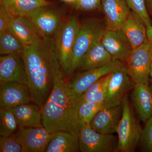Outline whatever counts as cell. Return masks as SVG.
Listing matches in <instances>:
<instances>
[{
	"label": "cell",
	"mask_w": 152,
	"mask_h": 152,
	"mask_svg": "<svg viewBox=\"0 0 152 152\" xmlns=\"http://www.w3.org/2000/svg\"><path fill=\"white\" fill-rule=\"evenodd\" d=\"M22 57L31 102L41 109L57 80L63 77L53 38L39 37L33 43L25 46Z\"/></svg>",
	"instance_id": "cell-1"
},
{
	"label": "cell",
	"mask_w": 152,
	"mask_h": 152,
	"mask_svg": "<svg viewBox=\"0 0 152 152\" xmlns=\"http://www.w3.org/2000/svg\"><path fill=\"white\" fill-rule=\"evenodd\" d=\"M64 80L61 77L57 80L41 108L43 126L50 133L64 131L79 136L85 124L78 113L82 95L75 92Z\"/></svg>",
	"instance_id": "cell-2"
},
{
	"label": "cell",
	"mask_w": 152,
	"mask_h": 152,
	"mask_svg": "<svg viewBox=\"0 0 152 152\" xmlns=\"http://www.w3.org/2000/svg\"><path fill=\"white\" fill-rule=\"evenodd\" d=\"M80 24L77 17H69L63 22L53 37L64 79L72 75L73 51Z\"/></svg>",
	"instance_id": "cell-3"
},
{
	"label": "cell",
	"mask_w": 152,
	"mask_h": 152,
	"mask_svg": "<svg viewBox=\"0 0 152 152\" xmlns=\"http://www.w3.org/2000/svg\"><path fill=\"white\" fill-rule=\"evenodd\" d=\"M123 112L117 133L119 152H134L139 144L142 129L140 119L136 116L132 104L128 96L123 101Z\"/></svg>",
	"instance_id": "cell-4"
},
{
	"label": "cell",
	"mask_w": 152,
	"mask_h": 152,
	"mask_svg": "<svg viewBox=\"0 0 152 152\" xmlns=\"http://www.w3.org/2000/svg\"><path fill=\"white\" fill-rule=\"evenodd\" d=\"M104 107L118 105L132 91L136 84L128 73L125 61L113 60Z\"/></svg>",
	"instance_id": "cell-5"
},
{
	"label": "cell",
	"mask_w": 152,
	"mask_h": 152,
	"mask_svg": "<svg viewBox=\"0 0 152 152\" xmlns=\"http://www.w3.org/2000/svg\"><path fill=\"white\" fill-rule=\"evenodd\" d=\"M105 30V25L96 19L86 20L80 24L73 51L71 75L77 69L83 56L101 39Z\"/></svg>",
	"instance_id": "cell-6"
},
{
	"label": "cell",
	"mask_w": 152,
	"mask_h": 152,
	"mask_svg": "<svg viewBox=\"0 0 152 152\" xmlns=\"http://www.w3.org/2000/svg\"><path fill=\"white\" fill-rule=\"evenodd\" d=\"M118 137L113 134L98 132L86 124L79 134V146L81 152H116L118 151Z\"/></svg>",
	"instance_id": "cell-7"
},
{
	"label": "cell",
	"mask_w": 152,
	"mask_h": 152,
	"mask_svg": "<svg viewBox=\"0 0 152 152\" xmlns=\"http://www.w3.org/2000/svg\"><path fill=\"white\" fill-rule=\"evenodd\" d=\"M126 63L128 73L135 84L150 86V72L152 63L149 42L133 50Z\"/></svg>",
	"instance_id": "cell-8"
},
{
	"label": "cell",
	"mask_w": 152,
	"mask_h": 152,
	"mask_svg": "<svg viewBox=\"0 0 152 152\" xmlns=\"http://www.w3.org/2000/svg\"><path fill=\"white\" fill-rule=\"evenodd\" d=\"M28 18L42 37H53L65 20L62 13L53 6L39 9Z\"/></svg>",
	"instance_id": "cell-9"
},
{
	"label": "cell",
	"mask_w": 152,
	"mask_h": 152,
	"mask_svg": "<svg viewBox=\"0 0 152 152\" xmlns=\"http://www.w3.org/2000/svg\"><path fill=\"white\" fill-rule=\"evenodd\" d=\"M53 135V133L49 132L44 127H19L17 132L13 135L22 144L25 152H44Z\"/></svg>",
	"instance_id": "cell-10"
},
{
	"label": "cell",
	"mask_w": 152,
	"mask_h": 152,
	"mask_svg": "<svg viewBox=\"0 0 152 152\" xmlns=\"http://www.w3.org/2000/svg\"><path fill=\"white\" fill-rule=\"evenodd\" d=\"M9 82L28 86L27 76L21 55H1L0 57V83Z\"/></svg>",
	"instance_id": "cell-11"
},
{
	"label": "cell",
	"mask_w": 152,
	"mask_h": 152,
	"mask_svg": "<svg viewBox=\"0 0 152 152\" xmlns=\"http://www.w3.org/2000/svg\"><path fill=\"white\" fill-rule=\"evenodd\" d=\"M31 102L26 85L15 82L0 83V106L11 109Z\"/></svg>",
	"instance_id": "cell-12"
},
{
	"label": "cell",
	"mask_w": 152,
	"mask_h": 152,
	"mask_svg": "<svg viewBox=\"0 0 152 152\" xmlns=\"http://www.w3.org/2000/svg\"><path fill=\"white\" fill-rule=\"evenodd\" d=\"M123 112L122 104L118 105L103 107L90 123L91 127L103 134L117 132Z\"/></svg>",
	"instance_id": "cell-13"
},
{
	"label": "cell",
	"mask_w": 152,
	"mask_h": 152,
	"mask_svg": "<svg viewBox=\"0 0 152 152\" xmlns=\"http://www.w3.org/2000/svg\"><path fill=\"white\" fill-rule=\"evenodd\" d=\"M101 42L114 60L126 61L133 50L130 42L121 30L106 29L101 38Z\"/></svg>",
	"instance_id": "cell-14"
},
{
	"label": "cell",
	"mask_w": 152,
	"mask_h": 152,
	"mask_svg": "<svg viewBox=\"0 0 152 152\" xmlns=\"http://www.w3.org/2000/svg\"><path fill=\"white\" fill-rule=\"evenodd\" d=\"M101 8L104 15L106 29L109 31L121 30L131 12L125 0H101Z\"/></svg>",
	"instance_id": "cell-15"
},
{
	"label": "cell",
	"mask_w": 152,
	"mask_h": 152,
	"mask_svg": "<svg viewBox=\"0 0 152 152\" xmlns=\"http://www.w3.org/2000/svg\"><path fill=\"white\" fill-rule=\"evenodd\" d=\"M113 60L105 48L100 39L96 42L83 56L76 70L82 72L101 67L111 64Z\"/></svg>",
	"instance_id": "cell-16"
},
{
	"label": "cell",
	"mask_w": 152,
	"mask_h": 152,
	"mask_svg": "<svg viewBox=\"0 0 152 152\" xmlns=\"http://www.w3.org/2000/svg\"><path fill=\"white\" fill-rule=\"evenodd\" d=\"M121 30L132 45L133 50L148 42L147 28L138 15L131 11Z\"/></svg>",
	"instance_id": "cell-17"
},
{
	"label": "cell",
	"mask_w": 152,
	"mask_h": 152,
	"mask_svg": "<svg viewBox=\"0 0 152 152\" xmlns=\"http://www.w3.org/2000/svg\"><path fill=\"white\" fill-rule=\"evenodd\" d=\"M112 67L113 62L101 67L79 72L67 83L68 85L75 92L83 95L92 85L109 74Z\"/></svg>",
	"instance_id": "cell-18"
},
{
	"label": "cell",
	"mask_w": 152,
	"mask_h": 152,
	"mask_svg": "<svg viewBox=\"0 0 152 152\" xmlns=\"http://www.w3.org/2000/svg\"><path fill=\"white\" fill-rule=\"evenodd\" d=\"M131 97L138 118L146 122L152 115V90L149 86L136 84Z\"/></svg>",
	"instance_id": "cell-19"
},
{
	"label": "cell",
	"mask_w": 152,
	"mask_h": 152,
	"mask_svg": "<svg viewBox=\"0 0 152 152\" xmlns=\"http://www.w3.org/2000/svg\"><path fill=\"white\" fill-rule=\"evenodd\" d=\"M0 5L12 18H28L39 9L53 6L54 4L49 0H0Z\"/></svg>",
	"instance_id": "cell-20"
},
{
	"label": "cell",
	"mask_w": 152,
	"mask_h": 152,
	"mask_svg": "<svg viewBox=\"0 0 152 152\" xmlns=\"http://www.w3.org/2000/svg\"><path fill=\"white\" fill-rule=\"evenodd\" d=\"M8 30L25 46L33 43L40 37L32 22L28 17L13 18Z\"/></svg>",
	"instance_id": "cell-21"
},
{
	"label": "cell",
	"mask_w": 152,
	"mask_h": 152,
	"mask_svg": "<svg viewBox=\"0 0 152 152\" xmlns=\"http://www.w3.org/2000/svg\"><path fill=\"white\" fill-rule=\"evenodd\" d=\"M16 118L19 127H43L41 109L35 104H25L11 109Z\"/></svg>",
	"instance_id": "cell-22"
},
{
	"label": "cell",
	"mask_w": 152,
	"mask_h": 152,
	"mask_svg": "<svg viewBox=\"0 0 152 152\" xmlns=\"http://www.w3.org/2000/svg\"><path fill=\"white\" fill-rule=\"evenodd\" d=\"M46 152H79V136L64 131L53 133Z\"/></svg>",
	"instance_id": "cell-23"
},
{
	"label": "cell",
	"mask_w": 152,
	"mask_h": 152,
	"mask_svg": "<svg viewBox=\"0 0 152 152\" xmlns=\"http://www.w3.org/2000/svg\"><path fill=\"white\" fill-rule=\"evenodd\" d=\"M109 73L96 82L83 94L82 102L104 104L110 77Z\"/></svg>",
	"instance_id": "cell-24"
},
{
	"label": "cell",
	"mask_w": 152,
	"mask_h": 152,
	"mask_svg": "<svg viewBox=\"0 0 152 152\" xmlns=\"http://www.w3.org/2000/svg\"><path fill=\"white\" fill-rule=\"evenodd\" d=\"M25 46L8 30L0 34V54L22 56Z\"/></svg>",
	"instance_id": "cell-25"
},
{
	"label": "cell",
	"mask_w": 152,
	"mask_h": 152,
	"mask_svg": "<svg viewBox=\"0 0 152 152\" xmlns=\"http://www.w3.org/2000/svg\"><path fill=\"white\" fill-rule=\"evenodd\" d=\"M19 125L12 110L0 107V135L8 137L15 134Z\"/></svg>",
	"instance_id": "cell-26"
},
{
	"label": "cell",
	"mask_w": 152,
	"mask_h": 152,
	"mask_svg": "<svg viewBox=\"0 0 152 152\" xmlns=\"http://www.w3.org/2000/svg\"><path fill=\"white\" fill-rule=\"evenodd\" d=\"M104 107L103 103L82 102L79 109V115L84 124H89L98 112Z\"/></svg>",
	"instance_id": "cell-27"
},
{
	"label": "cell",
	"mask_w": 152,
	"mask_h": 152,
	"mask_svg": "<svg viewBox=\"0 0 152 152\" xmlns=\"http://www.w3.org/2000/svg\"><path fill=\"white\" fill-rule=\"evenodd\" d=\"M125 1L131 10L138 15L142 19L147 28L152 26V20L147 10L145 0Z\"/></svg>",
	"instance_id": "cell-28"
},
{
	"label": "cell",
	"mask_w": 152,
	"mask_h": 152,
	"mask_svg": "<svg viewBox=\"0 0 152 152\" xmlns=\"http://www.w3.org/2000/svg\"><path fill=\"white\" fill-rule=\"evenodd\" d=\"M0 152H25L23 147L13 135L0 137Z\"/></svg>",
	"instance_id": "cell-29"
},
{
	"label": "cell",
	"mask_w": 152,
	"mask_h": 152,
	"mask_svg": "<svg viewBox=\"0 0 152 152\" xmlns=\"http://www.w3.org/2000/svg\"><path fill=\"white\" fill-rule=\"evenodd\" d=\"M145 123L139 144L143 151L152 152V115Z\"/></svg>",
	"instance_id": "cell-30"
},
{
	"label": "cell",
	"mask_w": 152,
	"mask_h": 152,
	"mask_svg": "<svg viewBox=\"0 0 152 152\" xmlns=\"http://www.w3.org/2000/svg\"><path fill=\"white\" fill-rule=\"evenodd\" d=\"M74 5L80 10L90 12L101 8V0H77Z\"/></svg>",
	"instance_id": "cell-31"
},
{
	"label": "cell",
	"mask_w": 152,
	"mask_h": 152,
	"mask_svg": "<svg viewBox=\"0 0 152 152\" xmlns=\"http://www.w3.org/2000/svg\"><path fill=\"white\" fill-rule=\"evenodd\" d=\"M12 18L5 9L0 5V34L8 30L9 24Z\"/></svg>",
	"instance_id": "cell-32"
},
{
	"label": "cell",
	"mask_w": 152,
	"mask_h": 152,
	"mask_svg": "<svg viewBox=\"0 0 152 152\" xmlns=\"http://www.w3.org/2000/svg\"><path fill=\"white\" fill-rule=\"evenodd\" d=\"M146 6L149 14H152V0H145Z\"/></svg>",
	"instance_id": "cell-33"
},
{
	"label": "cell",
	"mask_w": 152,
	"mask_h": 152,
	"mask_svg": "<svg viewBox=\"0 0 152 152\" xmlns=\"http://www.w3.org/2000/svg\"><path fill=\"white\" fill-rule=\"evenodd\" d=\"M147 37L149 41H152V25L147 28Z\"/></svg>",
	"instance_id": "cell-34"
},
{
	"label": "cell",
	"mask_w": 152,
	"mask_h": 152,
	"mask_svg": "<svg viewBox=\"0 0 152 152\" xmlns=\"http://www.w3.org/2000/svg\"><path fill=\"white\" fill-rule=\"evenodd\" d=\"M150 87L151 89L152 90V63L151 65V69L150 72Z\"/></svg>",
	"instance_id": "cell-35"
},
{
	"label": "cell",
	"mask_w": 152,
	"mask_h": 152,
	"mask_svg": "<svg viewBox=\"0 0 152 152\" xmlns=\"http://www.w3.org/2000/svg\"><path fill=\"white\" fill-rule=\"evenodd\" d=\"M64 2L66 3H68V4H74L76 2L77 0H62Z\"/></svg>",
	"instance_id": "cell-36"
},
{
	"label": "cell",
	"mask_w": 152,
	"mask_h": 152,
	"mask_svg": "<svg viewBox=\"0 0 152 152\" xmlns=\"http://www.w3.org/2000/svg\"><path fill=\"white\" fill-rule=\"evenodd\" d=\"M150 46V51H151V55L152 58V41H149Z\"/></svg>",
	"instance_id": "cell-37"
},
{
	"label": "cell",
	"mask_w": 152,
	"mask_h": 152,
	"mask_svg": "<svg viewBox=\"0 0 152 152\" xmlns=\"http://www.w3.org/2000/svg\"><path fill=\"white\" fill-rule=\"evenodd\" d=\"M151 15H152V14H151Z\"/></svg>",
	"instance_id": "cell-38"
}]
</instances>
